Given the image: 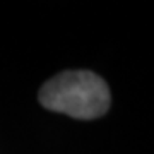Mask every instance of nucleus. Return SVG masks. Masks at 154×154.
<instances>
[{
	"mask_svg": "<svg viewBox=\"0 0 154 154\" xmlns=\"http://www.w3.org/2000/svg\"><path fill=\"white\" fill-rule=\"evenodd\" d=\"M110 89L94 72L67 70L41 86L39 103L51 111L65 113L79 120L103 116L110 108Z\"/></svg>",
	"mask_w": 154,
	"mask_h": 154,
	"instance_id": "f257e3e1",
	"label": "nucleus"
}]
</instances>
